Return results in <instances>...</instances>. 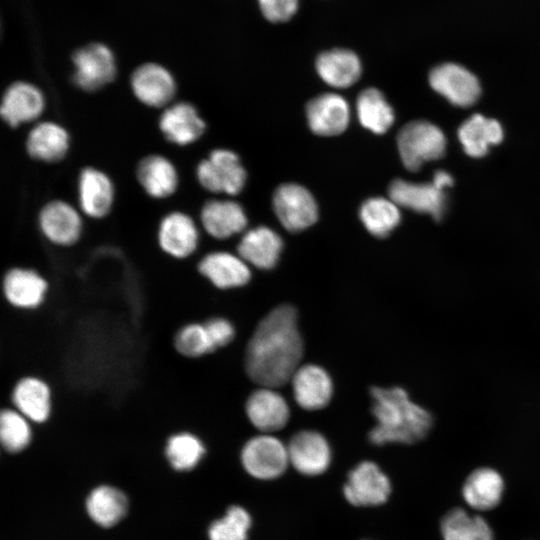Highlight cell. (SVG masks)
I'll list each match as a JSON object with an SVG mask.
<instances>
[{
	"mask_svg": "<svg viewBox=\"0 0 540 540\" xmlns=\"http://www.w3.org/2000/svg\"><path fill=\"white\" fill-rule=\"evenodd\" d=\"M297 319L296 309L282 304L258 323L245 353V370L253 382L278 388L291 380L303 356Z\"/></svg>",
	"mask_w": 540,
	"mask_h": 540,
	"instance_id": "1",
	"label": "cell"
},
{
	"mask_svg": "<svg viewBox=\"0 0 540 540\" xmlns=\"http://www.w3.org/2000/svg\"><path fill=\"white\" fill-rule=\"evenodd\" d=\"M370 395L376 420L368 434L372 444H415L428 436L433 426L432 414L414 402L405 389L372 387Z\"/></svg>",
	"mask_w": 540,
	"mask_h": 540,
	"instance_id": "2",
	"label": "cell"
},
{
	"mask_svg": "<svg viewBox=\"0 0 540 540\" xmlns=\"http://www.w3.org/2000/svg\"><path fill=\"white\" fill-rule=\"evenodd\" d=\"M240 461L245 472L260 481L275 480L290 466L287 445L267 433L254 436L243 445Z\"/></svg>",
	"mask_w": 540,
	"mask_h": 540,
	"instance_id": "3",
	"label": "cell"
},
{
	"mask_svg": "<svg viewBox=\"0 0 540 540\" xmlns=\"http://www.w3.org/2000/svg\"><path fill=\"white\" fill-rule=\"evenodd\" d=\"M397 146L404 166L410 171H417L425 162L444 155L446 138L436 125L418 120L402 127L397 136Z\"/></svg>",
	"mask_w": 540,
	"mask_h": 540,
	"instance_id": "4",
	"label": "cell"
},
{
	"mask_svg": "<svg viewBox=\"0 0 540 540\" xmlns=\"http://www.w3.org/2000/svg\"><path fill=\"white\" fill-rule=\"evenodd\" d=\"M392 493V483L381 467L370 460L359 462L347 475L343 485L345 500L356 507L385 504Z\"/></svg>",
	"mask_w": 540,
	"mask_h": 540,
	"instance_id": "5",
	"label": "cell"
},
{
	"mask_svg": "<svg viewBox=\"0 0 540 540\" xmlns=\"http://www.w3.org/2000/svg\"><path fill=\"white\" fill-rule=\"evenodd\" d=\"M49 290L46 277L30 267H11L3 275V297L11 308L18 311L40 309L48 299Z\"/></svg>",
	"mask_w": 540,
	"mask_h": 540,
	"instance_id": "6",
	"label": "cell"
},
{
	"mask_svg": "<svg viewBox=\"0 0 540 540\" xmlns=\"http://www.w3.org/2000/svg\"><path fill=\"white\" fill-rule=\"evenodd\" d=\"M13 408L34 425L46 424L54 411L53 390L40 375L25 374L13 384L10 392Z\"/></svg>",
	"mask_w": 540,
	"mask_h": 540,
	"instance_id": "7",
	"label": "cell"
},
{
	"mask_svg": "<svg viewBox=\"0 0 540 540\" xmlns=\"http://www.w3.org/2000/svg\"><path fill=\"white\" fill-rule=\"evenodd\" d=\"M197 178L208 191L238 194L246 181V172L238 156L229 150L217 149L198 164Z\"/></svg>",
	"mask_w": 540,
	"mask_h": 540,
	"instance_id": "8",
	"label": "cell"
},
{
	"mask_svg": "<svg viewBox=\"0 0 540 540\" xmlns=\"http://www.w3.org/2000/svg\"><path fill=\"white\" fill-rule=\"evenodd\" d=\"M72 60L75 66L73 81L84 91L98 90L116 76L114 55L104 44L86 45L74 52Z\"/></svg>",
	"mask_w": 540,
	"mask_h": 540,
	"instance_id": "9",
	"label": "cell"
},
{
	"mask_svg": "<svg viewBox=\"0 0 540 540\" xmlns=\"http://www.w3.org/2000/svg\"><path fill=\"white\" fill-rule=\"evenodd\" d=\"M273 208L281 224L291 232H299L314 224L318 208L312 194L298 184L279 186L273 196Z\"/></svg>",
	"mask_w": 540,
	"mask_h": 540,
	"instance_id": "10",
	"label": "cell"
},
{
	"mask_svg": "<svg viewBox=\"0 0 540 540\" xmlns=\"http://www.w3.org/2000/svg\"><path fill=\"white\" fill-rule=\"evenodd\" d=\"M290 466L299 474L315 477L324 474L332 462L329 442L321 433L302 430L287 444Z\"/></svg>",
	"mask_w": 540,
	"mask_h": 540,
	"instance_id": "11",
	"label": "cell"
},
{
	"mask_svg": "<svg viewBox=\"0 0 540 540\" xmlns=\"http://www.w3.org/2000/svg\"><path fill=\"white\" fill-rule=\"evenodd\" d=\"M431 87L453 105L469 107L479 98L481 88L477 77L457 63H443L429 74Z\"/></svg>",
	"mask_w": 540,
	"mask_h": 540,
	"instance_id": "12",
	"label": "cell"
},
{
	"mask_svg": "<svg viewBox=\"0 0 540 540\" xmlns=\"http://www.w3.org/2000/svg\"><path fill=\"white\" fill-rule=\"evenodd\" d=\"M246 415L261 433L272 434L283 429L290 418V408L275 388L260 386L247 398Z\"/></svg>",
	"mask_w": 540,
	"mask_h": 540,
	"instance_id": "13",
	"label": "cell"
},
{
	"mask_svg": "<svg viewBox=\"0 0 540 540\" xmlns=\"http://www.w3.org/2000/svg\"><path fill=\"white\" fill-rule=\"evenodd\" d=\"M43 236L52 244L69 247L78 242L82 233V220L70 204L55 200L47 203L39 214Z\"/></svg>",
	"mask_w": 540,
	"mask_h": 540,
	"instance_id": "14",
	"label": "cell"
},
{
	"mask_svg": "<svg viewBox=\"0 0 540 540\" xmlns=\"http://www.w3.org/2000/svg\"><path fill=\"white\" fill-rule=\"evenodd\" d=\"M296 403L305 410L315 411L326 407L333 395V383L328 372L319 365H301L291 378Z\"/></svg>",
	"mask_w": 540,
	"mask_h": 540,
	"instance_id": "15",
	"label": "cell"
},
{
	"mask_svg": "<svg viewBox=\"0 0 540 540\" xmlns=\"http://www.w3.org/2000/svg\"><path fill=\"white\" fill-rule=\"evenodd\" d=\"M131 88L143 104L161 108L168 105L176 92V83L171 73L157 63H145L131 75Z\"/></svg>",
	"mask_w": 540,
	"mask_h": 540,
	"instance_id": "16",
	"label": "cell"
},
{
	"mask_svg": "<svg viewBox=\"0 0 540 540\" xmlns=\"http://www.w3.org/2000/svg\"><path fill=\"white\" fill-rule=\"evenodd\" d=\"M157 241L167 256L184 260L196 251L199 232L195 222L188 215L175 211L166 215L160 222Z\"/></svg>",
	"mask_w": 540,
	"mask_h": 540,
	"instance_id": "17",
	"label": "cell"
},
{
	"mask_svg": "<svg viewBox=\"0 0 540 540\" xmlns=\"http://www.w3.org/2000/svg\"><path fill=\"white\" fill-rule=\"evenodd\" d=\"M389 197L397 205L440 220L445 211V195L442 189L431 183H412L394 180L389 186Z\"/></svg>",
	"mask_w": 540,
	"mask_h": 540,
	"instance_id": "18",
	"label": "cell"
},
{
	"mask_svg": "<svg viewBox=\"0 0 540 540\" xmlns=\"http://www.w3.org/2000/svg\"><path fill=\"white\" fill-rule=\"evenodd\" d=\"M201 276L221 290L244 286L251 278L247 263L238 255L227 251L206 254L197 264Z\"/></svg>",
	"mask_w": 540,
	"mask_h": 540,
	"instance_id": "19",
	"label": "cell"
},
{
	"mask_svg": "<svg viewBox=\"0 0 540 540\" xmlns=\"http://www.w3.org/2000/svg\"><path fill=\"white\" fill-rule=\"evenodd\" d=\"M45 108L41 90L28 82H15L5 91L1 103V116L11 127L37 119Z\"/></svg>",
	"mask_w": 540,
	"mask_h": 540,
	"instance_id": "20",
	"label": "cell"
},
{
	"mask_svg": "<svg viewBox=\"0 0 540 540\" xmlns=\"http://www.w3.org/2000/svg\"><path fill=\"white\" fill-rule=\"evenodd\" d=\"M306 113L310 129L321 136L338 135L349 124V105L335 93H325L312 99L307 104Z\"/></svg>",
	"mask_w": 540,
	"mask_h": 540,
	"instance_id": "21",
	"label": "cell"
},
{
	"mask_svg": "<svg viewBox=\"0 0 540 540\" xmlns=\"http://www.w3.org/2000/svg\"><path fill=\"white\" fill-rule=\"evenodd\" d=\"M505 482L502 475L491 467L473 470L462 486V497L471 509L489 511L502 501Z\"/></svg>",
	"mask_w": 540,
	"mask_h": 540,
	"instance_id": "22",
	"label": "cell"
},
{
	"mask_svg": "<svg viewBox=\"0 0 540 540\" xmlns=\"http://www.w3.org/2000/svg\"><path fill=\"white\" fill-rule=\"evenodd\" d=\"M159 127L168 141L184 146L198 140L206 126L193 105L179 102L163 111Z\"/></svg>",
	"mask_w": 540,
	"mask_h": 540,
	"instance_id": "23",
	"label": "cell"
},
{
	"mask_svg": "<svg viewBox=\"0 0 540 540\" xmlns=\"http://www.w3.org/2000/svg\"><path fill=\"white\" fill-rule=\"evenodd\" d=\"M129 502L126 494L111 485H99L86 497L85 510L88 517L102 528L117 525L127 514Z\"/></svg>",
	"mask_w": 540,
	"mask_h": 540,
	"instance_id": "24",
	"label": "cell"
},
{
	"mask_svg": "<svg viewBox=\"0 0 540 540\" xmlns=\"http://www.w3.org/2000/svg\"><path fill=\"white\" fill-rule=\"evenodd\" d=\"M114 188L102 171L87 167L79 177V202L82 211L92 218H102L111 210Z\"/></svg>",
	"mask_w": 540,
	"mask_h": 540,
	"instance_id": "25",
	"label": "cell"
},
{
	"mask_svg": "<svg viewBox=\"0 0 540 540\" xmlns=\"http://www.w3.org/2000/svg\"><path fill=\"white\" fill-rule=\"evenodd\" d=\"M281 237L268 227L261 226L249 230L239 242L238 255L259 269H272L282 251Z\"/></svg>",
	"mask_w": 540,
	"mask_h": 540,
	"instance_id": "26",
	"label": "cell"
},
{
	"mask_svg": "<svg viewBox=\"0 0 540 540\" xmlns=\"http://www.w3.org/2000/svg\"><path fill=\"white\" fill-rule=\"evenodd\" d=\"M201 222L210 236L226 239L244 230L247 218L240 204L228 200H211L202 208Z\"/></svg>",
	"mask_w": 540,
	"mask_h": 540,
	"instance_id": "27",
	"label": "cell"
},
{
	"mask_svg": "<svg viewBox=\"0 0 540 540\" xmlns=\"http://www.w3.org/2000/svg\"><path fill=\"white\" fill-rule=\"evenodd\" d=\"M26 148L28 154L43 162L54 163L62 160L69 149V135L57 123L41 122L30 131Z\"/></svg>",
	"mask_w": 540,
	"mask_h": 540,
	"instance_id": "28",
	"label": "cell"
},
{
	"mask_svg": "<svg viewBox=\"0 0 540 540\" xmlns=\"http://www.w3.org/2000/svg\"><path fill=\"white\" fill-rule=\"evenodd\" d=\"M137 178L146 193L153 198L169 197L178 186L176 168L162 155L143 158L137 166Z\"/></svg>",
	"mask_w": 540,
	"mask_h": 540,
	"instance_id": "29",
	"label": "cell"
},
{
	"mask_svg": "<svg viewBox=\"0 0 540 540\" xmlns=\"http://www.w3.org/2000/svg\"><path fill=\"white\" fill-rule=\"evenodd\" d=\"M316 69L327 84L336 88L353 85L361 75L359 58L346 49H333L320 54L316 60Z\"/></svg>",
	"mask_w": 540,
	"mask_h": 540,
	"instance_id": "30",
	"label": "cell"
},
{
	"mask_svg": "<svg viewBox=\"0 0 540 540\" xmlns=\"http://www.w3.org/2000/svg\"><path fill=\"white\" fill-rule=\"evenodd\" d=\"M458 138L469 156L482 157L491 145L502 141L503 129L497 120L474 114L462 123Z\"/></svg>",
	"mask_w": 540,
	"mask_h": 540,
	"instance_id": "31",
	"label": "cell"
},
{
	"mask_svg": "<svg viewBox=\"0 0 540 540\" xmlns=\"http://www.w3.org/2000/svg\"><path fill=\"white\" fill-rule=\"evenodd\" d=\"M440 533L443 540H494L488 521L461 507L452 508L442 517Z\"/></svg>",
	"mask_w": 540,
	"mask_h": 540,
	"instance_id": "32",
	"label": "cell"
},
{
	"mask_svg": "<svg viewBox=\"0 0 540 540\" xmlns=\"http://www.w3.org/2000/svg\"><path fill=\"white\" fill-rule=\"evenodd\" d=\"M205 454L204 442L191 431L173 432L165 441V458L170 467L177 472L192 471L201 463Z\"/></svg>",
	"mask_w": 540,
	"mask_h": 540,
	"instance_id": "33",
	"label": "cell"
},
{
	"mask_svg": "<svg viewBox=\"0 0 540 540\" xmlns=\"http://www.w3.org/2000/svg\"><path fill=\"white\" fill-rule=\"evenodd\" d=\"M356 109L360 123L376 134L385 133L394 122L392 107L375 88L365 89L359 94Z\"/></svg>",
	"mask_w": 540,
	"mask_h": 540,
	"instance_id": "34",
	"label": "cell"
},
{
	"mask_svg": "<svg viewBox=\"0 0 540 540\" xmlns=\"http://www.w3.org/2000/svg\"><path fill=\"white\" fill-rule=\"evenodd\" d=\"M33 423L12 406L0 412V442L10 454L24 452L33 441Z\"/></svg>",
	"mask_w": 540,
	"mask_h": 540,
	"instance_id": "35",
	"label": "cell"
},
{
	"mask_svg": "<svg viewBox=\"0 0 540 540\" xmlns=\"http://www.w3.org/2000/svg\"><path fill=\"white\" fill-rule=\"evenodd\" d=\"M360 218L373 236L387 237L399 224L398 206L390 199L375 197L366 200L360 208Z\"/></svg>",
	"mask_w": 540,
	"mask_h": 540,
	"instance_id": "36",
	"label": "cell"
},
{
	"mask_svg": "<svg viewBox=\"0 0 540 540\" xmlns=\"http://www.w3.org/2000/svg\"><path fill=\"white\" fill-rule=\"evenodd\" d=\"M176 354L186 359H199L216 351L204 322L190 321L179 326L172 337Z\"/></svg>",
	"mask_w": 540,
	"mask_h": 540,
	"instance_id": "37",
	"label": "cell"
},
{
	"mask_svg": "<svg viewBox=\"0 0 540 540\" xmlns=\"http://www.w3.org/2000/svg\"><path fill=\"white\" fill-rule=\"evenodd\" d=\"M252 527V517L240 505H231L225 514L214 520L208 527L209 540H248Z\"/></svg>",
	"mask_w": 540,
	"mask_h": 540,
	"instance_id": "38",
	"label": "cell"
},
{
	"mask_svg": "<svg viewBox=\"0 0 540 540\" xmlns=\"http://www.w3.org/2000/svg\"><path fill=\"white\" fill-rule=\"evenodd\" d=\"M264 17L271 22L289 20L297 11L298 0H258Z\"/></svg>",
	"mask_w": 540,
	"mask_h": 540,
	"instance_id": "39",
	"label": "cell"
},
{
	"mask_svg": "<svg viewBox=\"0 0 540 540\" xmlns=\"http://www.w3.org/2000/svg\"><path fill=\"white\" fill-rule=\"evenodd\" d=\"M215 349L228 345L233 341L235 329L233 324L224 317H211L204 321Z\"/></svg>",
	"mask_w": 540,
	"mask_h": 540,
	"instance_id": "40",
	"label": "cell"
},
{
	"mask_svg": "<svg viewBox=\"0 0 540 540\" xmlns=\"http://www.w3.org/2000/svg\"><path fill=\"white\" fill-rule=\"evenodd\" d=\"M433 184L440 189H444L452 185L453 179L449 173L445 171H437L433 177Z\"/></svg>",
	"mask_w": 540,
	"mask_h": 540,
	"instance_id": "41",
	"label": "cell"
}]
</instances>
